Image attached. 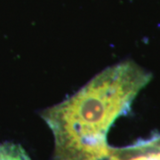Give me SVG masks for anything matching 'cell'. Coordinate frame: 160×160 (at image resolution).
I'll return each instance as SVG.
<instances>
[{"instance_id": "obj_1", "label": "cell", "mask_w": 160, "mask_h": 160, "mask_svg": "<svg viewBox=\"0 0 160 160\" xmlns=\"http://www.w3.org/2000/svg\"><path fill=\"white\" fill-rule=\"evenodd\" d=\"M151 74L132 61L106 68L41 118L53 136V160H98L109 145L107 134L128 112Z\"/></svg>"}, {"instance_id": "obj_2", "label": "cell", "mask_w": 160, "mask_h": 160, "mask_svg": "<svg viewBox=\"0 0 160 160\" xmlns=\"http://www.w3.org/2000/svg\"><path fill=\"white\" fill-rule=\"evenodd\" d=\"M98 160H160V135L122 148L109 146Z\"/></svg>"}, {"instance_id": "obj_3", "label": "cell", "mask_w": 160, "mask_h": 160, "mask_svg": "<svg viewBox=\"0 0 160 160\" xmlns=\"http://www.w3.org/2000/svg\"><path fill=\"white\" fill-rule=\"evenodd\" d=\"M0 160H31V158L20 144L6 142L0 144Z\"/></svg>"}]
</instances>
